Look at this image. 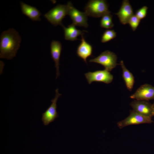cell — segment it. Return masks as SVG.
Masks as SVG:
<instances>
[{
	"instance_id": "cell-1",
	"label": "cell",
	"mask_w": 154,
	"mask_h": 154,
	"mask_svg": "<svg viewBox=\"0 0 154 154\" xmlns=\"http://www.w3.org/2000/svg\"><path fill=\"white\" fill-rule=\"evenodd\" d=\"M0 58L11 59L15 57L20 46L21 38L15 29H9L0 35Z\"/></svg>"
},
{
	"instance_id": "cell-2",
	"label": "cell",
	"mask_w": 154,
	"mask_h": 154,
	"mask_svg": "<svg viewBox=\"0 0 154 154\" xmlns=\"http://www.w3.org/2000/svg\"><path fill=\"white\" fill-rule=\"evenodd\" d=\"M108 7V5L106 0H90L85 7V12L88 16L98 18L110 13Z\"/></svg>"
},
{
	"instance_id": "cell-3",
	"label": "cell",
	"mask_w": 154,
	"mask_h": 154,
	"mask_svg": "<svg viewBox=\"0 0 154 154\" xmlns=\"http://www.w3.org/2000/svg\"><path fill=\"white\" fill-rule=\"evenodd\" d=\"M67 5L58 4L44 15V17L55 26L63 25L62 21L68 14Z\"/></svg>"
},
{
	"instance_id": "cell-4",
	"label": "cell",
	"mask_w": 154,
	"mask_h": 154,
	"mask_svg": "<svg viewBox=\"0 0 154 154\" xmlns=\"http://www.w3.org/2000/svg\"><path fill=\"white\" fill-rule=\"evenodd\" d=\"M117 56L114 52L108 50L102 52L97 57L90 59V62H95L103 66L105 69L111 71L118 64L117 63Z\"/></svg>"
},
{
	"instance_id": "cell-5",
	"label": "cell",
	"mask_w": 154,
	"mask_h": 154,
	"mask_svg": "<svg viewBox=\"0 0 154 154\" xmlns=\"http://www.w3.org/2000/svg\"><path fill=\"white\" fill-rule=\"evenodd\" d=\"M153 121L151 117L141 115L133 110H131L129 116L124 119L119 121L117 125L120 129L129 125L142 123H151Z\"/></svg>"
},
{
	"instance_id": "cell-6",
	"label": "cell",
	"mask_w": 154,
	"mask_h": 154,
	"mask_svg": "<svg viewBox=\"0 0 154 154\" xmlns=\"http://www.w3.org/2000/svg\"><path fill=\"white\" fill-rule=\"evenodd\" d=\"M68 14L73 21V24L75 26L87 28V15L84 12H81L75 8L70 1L68 2Z\"/></svg>"
},
{
	"instance_id": "cell-7",
	"label": "cell",
	"mask_w": 154,
	"mask_h": 154,
	"mask_svg": "<svg viewBox=\"0 0 154 154\" xmlns=\"http://www.w3.org/2000/svg\"><path fill=\"white\" fill-rule=\"evenodd\" d=\"M55 93L54 98L51 101L52 104L42 114L41 119L44 125H48L50 123L53 122L58 116L56 110V103L59 97L62 94L59 93L58 88L56 89Z\"/></svg>"
},
{
	"instance_id": "cell-8",
	"label": "cell",
	"mask_w": 154,
	"mask_h": 154,
	"mask_svg": "<svg viewBox=\"0 0 154 154\" xmlns=\"http://www.w3.org/2000/svg\"><path fill=\"white\" fill-rule=\"evenodd\" d=\"M85 76L89 84L94 82H103L109 84L112 82L113 79V75L105 69L93 72H88L85 73Z\"/></svg>"
},
{
	"instance_id": "cell-9",
	"label": "cell",
	"mask_w": 154,
	"mask_h": 154,
	"mask_svg": "<svg viewBox=\"0 0 154 154\" xmlns=\"http://www.w3.org/2000/svg\"><path fill=\"white\" fill-rule=\"evenodd\" d=\"M130 97L132 99L146 101L154 99V87L147 84H143Z\"/></svg>"
},
{
	"instance_id": "cell-10",
	"label": "cell",
	"mask_w": 154,
	"mask_h": 154,
	"mask_svg": "<svg viewBox=\"0 0 154 154\" xmlns=\"http://www.w3.org/2000/svg\"><path fill=\"white\" fill-rule=\"evenodd\" d=\"M130 105L133 111L139 114L151 117L153 116L152 104L148 101L135 100Z\"/></svg>"
},
{
	"instance_id": "cell-11",
	"label": "cell",
	"mask_w": 154,
	"mask_h": 154,
	"mask_svg": "<svg viewBox=\"0 0 154 154\" xmlns=\"http://www.w3.org/2000/svg\"><path fill=\"white\" fill-rule=\"evenodd\" d=\"M114 14L118 16L122 24L124 25L128 23L130 19L134 15L132 8L129 1L123 0L119 11Z\"/></svg>"
},
{
	"instance_id": "cell-12",
	"label": "cell",
	"mask_w": 154,
	"mask_h": 154,
	"mask_svg": "<svg viewBox=\"0 0 154 154\" xmlns=\"http://www.w3.org/2000/svg\"><path fill=\"white\" fill-rule=\"evenodd\" d=\"M50 48L51 56L55 62V66L56 69V79L60 75L59 60L62 49V44L58 41L53 40L51 43Z\"/></svg>"
},
{
	"instance_id": "cell-13",
	"label": "cell",
	"mask_w": 154,
	"mask_h": 154,
	"mask_svg": "<svg viewBox=\"0 0 154 154\" xmlns=\"http://www.w3.org/2000/svg\"><path fill=\"white\" fill-rule=\"evenodd\" d=\"M81 42L77 48V54L78 57L87 63V58L92 56V47L85 40L83 35H81Z\"/></svg>"
},
{
	"instance_id": "cell-14",
	"label": "cell",
	"mask_w": 154,
	"mask_h": 154,
	"mask_svg": "<svg viewBox=\"0 0 154 154\" xmlns=\"http://www.w3.org/2000/svg\"><path fill=\"white\" fill-rule=\"evenodd\" d=\"M20 4L23 13L33 21H40L41 13L36 7L21 1Z\"/></svg>"
},
{
	"instance_id": "cell-15",
	"label": "cell",
	"mask_w": 154,
	"mask_h": 154,
	"mask_svg": "<svg viewBox=\"0 0 154 154\" xmlns=\"http://www.w3.org/2000/svg\"><path fill=\"white\" fill-rule=\"evenodd\" d=\"M62 26L64 30L65 39L67 40L73 41L77 40V38L79 36L83 35L84 32H86L77 29L76 26L73 23L69 25L68 27L63 25Z\"/></svg>"
},
{
	"instance_id": "cell-16",
	"label": "cell",
	"mask_w": 154,
	"mask_h": 154,
	"mask_svg": "<svg viewBox=\"0 0 154 154\" xmlns=\"http://www.w3.org/2000/svg\"><path fill=\"white\" fill-rule=\"evenodd\" d=\"M122 70V77L126 86L128 90L131 91L132 89L134 83V77L133 74L127 69L123 62L121 60L120 64Z\"/></svg>"
},
{
	"instance_id": "cell-17",
	"label": "cell",
	"mask_w": 154,
	"mask_h": 154,
	"mask_svg": "<svg viewBox=\"0 0 154 154\" xmlns=\"http://www.w3.org/2000/svg\"><path fill=\"white\" fill-rule=\"evenodd\" d=\"M108 13L102 17L100 22L101 27L107 29L112 28L114 25L112 21V15Z\"/></svg>"
},
{
	"instance_id": "cell-18",
	"label": "cell",
	"mask_w": 154,
	"mask_h": 154,
	"mask_svg": "<svg viewBox=\"0 0 154 154\" xmlns=\"http://www.w3.org/2000/svg\"><path fill=\"white\" fill-rule=\"evenodd\" d=\"M116 36V33L114 30L108 29L103 33L101 41L102 43L108 42L114 38Z\"/></svg>"
},
{
	"instance_id": "cell-19",
	"label": "cell",
	"mask_w": 154,
	"mask_h": 154,
	"mask_svg": "<svg viewBox=\"0 0 154 154\" xmlns=\"http://www.w3.org/2000/svg\"><path fill=\"white\" fill-rule=\"evenodd\" d=\"M140 20L135 15H133L130 19L128 23L131 27L132 30L135 31L137 28L140 23Z\"/></svg>"
},
{
	"instance_id": "cell-20",
	"label": "cell",
	"mask_w": 154,
	"mask_h": 154,
	"mask_svg": "<svg viewBox=\"0 0 154 154\" xmlns=\"http://www.w3.org/2000/svg\"><path fill=\"white\" fill-rule=\"evenodd\" d=\"M147 9V7L144 6L137 11L135 15L140 20H141L146 16Z\"/></svg>"
},
{
	"instance_id": "cell-21",
	"label": "cell",
	"mask_w": 154,
	"mask_h": 154,
	"mask_svg": "<svg viewBox=\"0 0 154 154\" xmlns=\"http://www.w3.org/2000/svg\"><path fill=\"white\" fill-rule=\"evenodd\" d=\"M152 109H153V116H154V102L153 104H152Z\"/></svg>"
}]
</instances>
